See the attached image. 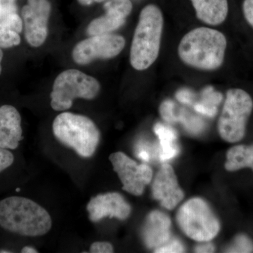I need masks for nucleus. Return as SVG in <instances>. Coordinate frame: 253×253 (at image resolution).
<instances>
[{
    "label": "nucleus",
    "instance_id": "13",
    "mask_svg": "<svg viewBox=\"0 0 253 253\" xmlns=\"http://www.w3.org/2000/svg\"><path fill=\"white\" fill-rule=\"evenodd\" d=\"M152 194L163 207L170 211L184 199V192L178 184L172 166L164 164L160 168L153 182Z\"/></svg>",
    "mask_w": 253,
    "mask_h": 253
},
{
    "label": "nucleus",
    "instance_id": "24",
    "mask_svg": "<svg viewBox=\"0 0 253 253\" xmlns=\"http://www.w3.org/2000/svg\"><path fill=\"white\" fill-rule=\"evenodd\" d=\"M136 156L145 162H149L152 159V150L146 143L139 142L136 147Z\"/></svg>",
    "mask_w": 253,
    "mask_h": 253
},
{
    "label": "nucleus",
    "instance_id": "12",
    "mask_svg": "<svg viewBox=\"0 0 253 253\" xmlns=\"http://www.w3.org/2000/svg\"><path fill=\"white\" fill-rule=\"evenodd\" d=\"M86 210L89 219L93 222L107 217L125 220L131 213L130 206L118 193L97 195L91 199Z\"/></svg>",
    "mask_w": 253,
    "mask_h": 253
},
{
    "label": "nucleus",
    "instance_id": "1",
    "mask_svg": "<svg viewBox=\"0 0 253 253\" xmlns=\"http://www.w3.org/2000/svg\"><path fill=\"white\" fill-rule=\"evenodd\" d=\"M226 45V37L221 32L207 27L194 28L181 40L178 55L189 67L215 71L224 63Z\"/></svg>",
    "mask_w": 253,
    "mask_h": 253
},
{
    "label": "nucleus",
    "instance_id": "25",
    "mask_svg": "<svg viewBox=\"0 0 253 253\" xmlns=\"http://www.w3.org/2000/svg\"><path fill=\"white\" fill-rule=\"evenodd\" d=\"M15 0H0V20L12 13H16Z\"/></svg>",
    "mask_w": 253,
    "mask_h": 253
},
{
    "label": "nucleus",
    "instance_id": "7",
    "mask_svg": "<svg viewBox=\"0 0 253 253\" xmlns=\"http://www.w3.org/2000/svg\"><path fill=\"white\" fill-rule=\"evenodd\" d=\"M176 221L188 237L199 242L211 241L220 229L212 210L206 201L199 198L189 200L179 208Z\"/></svg>",
    "mask_w": 253,
    "mask_h": 253
},
{
    "label": "nucleus",
    "instance_id": "29",
    "mask_svg": "<svg viewBox=\"0 0 253 253\" xmlns=\"http://www.w3.org/2000/svg\"><path fill=\"white\" fill-rule=\"evenodd\" d=\"M214 251V247L212 244H205L199 245L195 248V252L196 253H213Z\"/></svg>",
    "mask_w": 253,
    "mask_h": 253
},
{
    "label": "nucleus",
    "instance_id": "27",
    "mask_svg": "<svg viewBox=\"0 0 253 253\" xmlns=\"http://www.w3.org/2000/svg\"><path fill=\"white\" fill-rule=\"evenodd\" d=\"M243 11L246 21L253 28V0H244Z\"/></svg>",
    "mask_w": 253,
    "mask_h": 253
},
{
    "label": "nucleus",
    "instance_id": "5",
    "mask_svg": "<svg viewBox=\"0 0 253 253\" xmlns=\"http://www.w3.org/2000/svg\"><path fill=\"white\" fill-rule=\"evenodd\" d=\"M101 86L97 80L76 69L60 73L55 79L51 95V106L56 111L69 109L76 99H94Z\"/></svg>",
    "mask_w": 253,
    "mask_h": 253
},
{
    "label": "nucleus",
    "instance_id": "15",
    "mask_svg": "<svg viewBox=\"0 0 253 253\" xmlns=\"http://www.w3.org/2000/svg\"><path fill=\"white\" fill-rule=\"evenodd\" d=\"M171 220L167 214L154 211L146 218L143 239L149 249H157L170 240Z\"/></svg>",
    "mask_w": 253,
    "mask_h": 253
},
{
    "label": "nucleus",
    "instance_id": "20",
    "mask_svg": "<svg viewBox=\"0 0 253 253\" xmlns=\"http://www.w3.org/2000/svg\"><path fill=\"white\" fill-rule=\"evenodd\" d=\"M226 253H252L253 244L244 234H239L234 239L233 244L226 250Z\"/></svg>",
    "mask_w": 253,
    "mask_h": 253
},
{
    "label": "nucleus",
    "instance_id": "30",
    "mask_svg": "<svg viewBox=\"0 0 253 253\" xmlns=\"http://www.w3.org/2000/svg\"><path fill=\"white\" fill-rule=\"evenodd\" d=\"M78 2L83 6H87V5H90L94 2H101L104 1L105 0H78Z\"/></svg>",
    "mask_w": 253,
    "mask_h": 253
},
{
    "label": "nucleus",
    "instance_id": "32",
    "mask_svg": "<svg viewBox=\"0 0 253 253\" xmlns=\"http://www.w3.org/2000/svg\"><path fill=\"white\" fill-rule=\"evenodd\" d=\"M2 58H3L2 51H1V49H0V74H1V61H2Z\"/></svg>",
    "mask_w": 253,
    "mask_h": 253
},
{
    "label": "nucleus",
    "instance_id": "22",
    "mask_svg": "<svg viewBox=\"0 0 253 253\" xmlns=\"http://www.w3.org/2000/svg\"><path fill=\"white\" fill-rule=\"evenodd\" d=\"M185 252L184 246L178 239L169 240L166 244L155 249V253H171Z\"/></svg>",
    "mask_w": 253,
    "mask_h": 253
},
{
    "label": "nucleus",
    "instance_id": "16",
    "mask_svg": "<svg viewBox=\"0 0 253 253\" xmlns=\"http://www.w3.org/2000/svg\"><path fill=\"white\" fill-rule=\"evenodd\" d=\"M200 21L218 26L225 21L229 12L227 0H190Z\"/></svg>",
    "mask_w": 253,
    "mask_h": 253
},
{
    "label": "nucleus",
    "instance_id": "6",
    "mask_svg": "<svg viewBox=\"0 0 253 253\" xmlns=\"http://www.w3.org/2000/svg\"><path fill=\"white\" fill-rule=\"evenodd\" d=\"M253 109L252 98L244 89L234 88L226 91L217 126L222 139L229 143L241 141L246 134V125Z\"/></svg>",
    "mask_w": 253,
    "mask_h": 253
},
{
    "label": "nucleus",
    "instance_id": "18",
    "mask_svg": "<svg viewBox=\"0 0 253 253\" xmlns=\"http://www.w3.org/2000/svg\"><path fill=\"white\" fill-rule=\"evenodd\" d=\"M246 168L253 170V144L233 146L226 154V170L234 172Z\"/></svg>",
    "mask_w": 253,
    "mask_h": 253
},
{
    "label": "nucleus",
    "instance_id": "19",
    "mask_svg": "<svg viewBox=\"0 0 253 253\" xmlns=\"http://www.w3.org/2000/svg\"><path fill=\"white\" fill-rule=\"evenodd\" d=\"M21 42L19 35L0 24V48H10Z\"/></svg>",
    "mask_w": 253,
    "mask_h": 253
},
{
    "label": "nucleus",
    "instance_id": "9",
    "mask_svg": "<svg viewBox=\"0 0 253 253\" xmlns=\"http://www.w3.org/2000/svg\"><path fill=\"white\" fill-rule=\"evenodd\" d=\"M115 171L123 184V189L134 196H141L145 186L152 180L153 171L146 164H138L123 152L109 156Z\"/></svg>",
    "mask_w": 253,
    "mask_h": 253
},
{
    "label": "nucleus",
    "instance_id": "14",
    "mask_svg": "<svg viewBox=\"0 0 253 253\" xmlns=\"http://www.w3.org/2000/svg\"><path fill=\"white\" fill-rule=\"evenodd\" d=\"M21 115L10 105L0 107V147L14 150L23 139Z\"/></svg>",
    "mask_w": 253,
    "mask_h": 253
},
{
    "label": "nucleus",
    "instance_id": "2",
    "mask_svg": "<svg viewBox=\"0 0 253 253\" xmlns=\"http://www.w3.org/2000/svg\"><path fill=\"white\" fill-rule=\"evenodd\" d=\"M51 225L49 213L33 200L11 196L0 201V226L4 230L36 237L47 234Z\"/></svg>",
    "mask_w": 253,
    "mask_h": 253
},
{
    "label": "nucleus",
    "instance_id": "31",
    "mask_svg": "<svg viewBox=\"0 0 253 253\" xmlns=\"http://www.w3.org/2000/svg\"><path fill=\"white\" fill-rule=\"evenodd\" d=\"M21 253H38V251L36 249H33V248L30 247V246H25L21 250Z\"/></svg>",
    "mask_w": 253,
    "mask_h": 253
},
{
    "label": "nucleus",
    "instance_id": "28",
    "mask_svg": "<svg viewBox=\"0 0 253 253\" xmlns=\"http://www.w3.org/2000/svg\"><path fill=\"white\" fill-rule=\"evenodd\" d=\"M161 112L163 118L166 121L172 122L175 120L172 113V104L171 102H166L163 104L161 108Z\"/></svg>",
    "mask_w": 253,
    "mask_h": 253
},
{
    "label": "nucleus",
    "instance_id": "26",
    "mask_svg": "<svg viewBox=\"0 0 253 253\" xmlns=\"http://www.w3.org/2000/svg\"><path fill=\"white\" fill-rule=\"evenodd\" d=\"M89 252L91 253H113L112 244L108 242H95L91 245Z\"/></svg>",
    "mask_w": 253,
    "mask_h": 253
},
{
    "label": "nucleus",
    "instance_id": "23",
    "mask_svg": "<svg viewBox=\"0 0 253 253\" xmlns=\"http://www.w3.org/2000/svg\"><path fill=\"white\" fill-rule=\"evenodd\" d=\"M14 161V156L11 151L0 147V172L7 169Z\"/></svg>",
    "mask_w": 253,
    "mask_h": 253
},
{
    "label": "nucleus",
    "instance_id": "21",
    "mask_svg": "<svg viewBox=\"0 0 253 253\" xmlns=\"http://www.w3.org/2000/svg\"><path fill=\"white\" fill-rule=\"evenodd\" d=\"M0 24L17 33L22 31V20L16 13H12L5 16L2 19L0 20Z\"/></svg>",
    "mask_w": 253,
    "mask_h": 253
},
{
    "label": "nucleus",
    "instance_id": "33",
    "mask_svg": "<svg viewBox=\"0 0 253 253\" xmlns=\"http://www.w3.org/2000/svg\"><path fill=\"white\" fill-rule=\"evenodd\" d=\"M10 251H0V253H10Z\"/></svg>",
    "mask_w": 253,
    "mask_h": 253
},
{
    "label": "nucleus",
    "instance_id": "4",
    "mask_svg": "<svg viewBox=\"0 0 253 253\" xmlns=\"http://www.w3.org/2000/svg\"><path fill=\"white\" fill-rule=\"evenodd\" d=\"M55 137L81 157L94 155L100 141V131L90 118L72 113H63L53 123Z\"/></svg>",
    "mask_w": 253,
    "mask_h": 253
},
{
    "label": "nucleus",
    "instance_id": "11",
    "mask_svg": "<svg viewBox=\"0 0 253 253\" xmlns=\"http://www.w3.org/2000/svg\"><path fill=\"white\" fill-rule=\"evenodd\" d=\"M104 7L106 14L95 18L86 28L89 36L107 34L122 27L130 14L132 4L130 0H109Z\"/></svg>",
    "mask_w": 253,
    "mask_h": 253
},
{
    "label": "nucleus",
    "instance_id": "10",
    "mask_svg": "<svg viewBox=\"0 0 253 253\" xmlns=\"http://www.w3.org/2000/svg\"><path fill=\"white\" fill-rule=\"evenodd\" d=\"M51 4L48 0H28L21 11L25 25V38L34 47L41 46L48 35Z\"/></svg>",
    "mask_w": 253,
    "mask_h": 253
},
{
    "label": "nucleus",
    "instance_id": "17",
    "mask_svg": "<svg viewBox=\"0 0 253 253\" xmlns=\"http://www.w3.org/2000/svg\"><path fill=\"white\" fill-rule=\"evenodd\" d=\"M154 130L160 140V147L158 150V158L160 161L166 162L177 156L179 149L176 144L177 136L175 131L160 123L155 126Z\"/></svg>",
    "mask_w": 253,
    "mask_h": 253
},
{
    "label": "nucleus",
    "instance_id": "8",
    "mask_svg": "<svg viewBox=\"0 0 253 253\" xmlns=\"http://www.w3.org/2000/svg\"><path fill=\"white\" fill-rule=\"evenodd\" d=\"M126 46V40L118 35L93 36L80 42L73 50V61L77 64L86 65L96 59L116 57Z\"/></svg>",
    "mask_w": 253,
    "mask_h": 253
},
{
    "label": "nucleus",
    "instance_id": "3",
    "mask_svg": "<svg viewBox=\"0 0 253 253\" xmlns=\"http://www.w3.org/2000/svg\"><path fill=\"white\" fill-rule=\"evenodd\" d=\"M164 26L162 11L155 4L141 10L130 49V63L136 71L148 69L156 61L161 49Z\"/></svg>",
    "mask_w": 253,
    "mask_h": 253
}]
</instances>
